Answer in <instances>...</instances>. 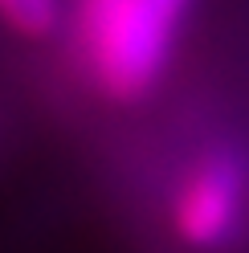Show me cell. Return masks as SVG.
<instances>
[{
  "label": "cell",
  "mask_w": 249,
  "mask_h": 253,
  "mask_svg": "<svg viewBox=\"0 0 249 253\" xmlns=\"http://www.w3.org/2000/svg\"><path fill=\"white\" fill-rule=\"evenodd\" d=\"M196 0H70L66 37L78 78L102 102L135 106L172 74Z\"/></svg>",
  "instance_id": "obj_1"
},
{
  "label": "cell",
  "mask_w": 249,
  "mask_h": 253,
  "mask_svg": "<svg viewBox=\"0 0 249 253\" xmlns=\"http://www.w3.org/2000/svg\"><path fill=\"white\" fill-rule=\"evenodd\" d=\"M249 225V151L200 147L167 192V229L188 253H225Z\"/></svg>",
  "instance_id": "obj_2"
},
{
  "label": "cell",
  "mask_w": 249,
  "mask_h": 253,
  "mask_svg": "<svg viewBox=\"0 0 249 253\" xmlns=\"http://www.w3.org/2000/svg\"><path fill=\"white\" fill-rule=\"evenodd\" d=\"M0 21L21 37H49L61 29V0H0Z\"/></svg>",
  "instance_id": "obj_3"
}]
</instances>
